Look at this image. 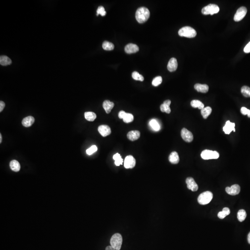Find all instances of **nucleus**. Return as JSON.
Masks as SVG:
<instances>
[{"label": "nucleus", "mask_w": 250, "mask_h": 250, "mask_svg": "<svg viewBox=\"0 0 250 250\" xmlns=\"http://www.w3.org/2000/svg\"><path fill=\"white\" fill-rule=\"evenodd\" d=\"M150 13L148 8L141 7L137 9L135 14V17L137 22L140 23L146 22L150 17Z\"/></svg>", "instance_id": "1"}, {"label": "nucleus", "mask_w": 250, "mask_h": 250, "mask_svg": "<svg viewBox=\"0 0 250 250\" xmlns=\"http://www.w3.org/2000/svg\"><path fill=\"white\" fill-rule=\"evenodd\" d=\"M196 34L197 33L196 31L194 28L190 27H183L178 31L179 36L186 38H194L196 36Z\"/></svg>", "instance_id": "2"}, {"label": "nucleus", "mask_w": 250, "mask_h": 250, "mask_svg": "<svg viewBox=\"0 0 250 250\" xmlns=\"http://www.w3.org/2000/svg\"><path fill=\"white\" fill-rule=\"evenodd\" d=\"M213 197V193L210 191H205L199 195L198 198V203L201 205H206L211 201Z\"/></svg>", "instance_id": "3"}, {"label": "nucleus", "mask_w": 250, "mask_h": 250, "mask_svg": "<svg viewBox=\"0 0 250 250\" xmlns=\"http://www.w3.org/2000/svg\"><path fill=\"white\" fill-rule=\"evenodd\" d=\"M122 244V237L118 233L114 234L111 238V246L116 250H119Z\"/></svg>", "instance_id": "4"}, {"label": "nucleus", "mask_w": 250, "mask_h": 250, "mask_svg": "<svg viewBox=\"0 0 250 250\" xmlns=\"http://www.w3.org/2000/svg\"><path fill=\"white\" fill-rule=\"evenodd\" d=\"M219 11V7L217 5L210 4L203 7L201 10V12L202 14L204 15H213V14L218 13Z\"/></svg>", "instance_id": "5"}, {"label": "nucleus", "mask_w": 250, "mask_h": 250, "mask_svg": "<svg viewBox=\"0 0 250 250\" xmlns=\"http://www.w3.org/2000/svg\"><path fill=\"white\" fill-rule=\"evenodd\" d=\"M201 157L204 160L208 159H217L219 157V154L216 151H212L210 150H204L201 153Z\"/></svg>", "instance_id": "6"}, {"label": "nucleus", "mask_w": 250, "mask_h": 250, "mask_svg": "<svg viewBox=\"0 0 250 250\" xmlns=\"http://www.w3.org/2000/svg\"><path fill=\"white\" fill-rule=\"evenodd\" d=\"M247 8L245 7H241L237 10L234 17V21L238 22L241 21L247 13Z\"/></svg>", "instance_id": "7"}, {"label": "nucleus", "mask_w": 250, "mask_h": 250, "mask_svg": "<svg viewBox=\"0 0 250 250\" xmlns=\"http://www.w3.org/2000/svg\"><path fill=\"white\" fill-rule=\"evenodd\" d=\"M181 135L182 138L185 142L190 143V142H192L193 141V134L191 132H190L185 128L182 129L181 132Z\"/></svg>", "instance_id": "8"}, {"label": "nucleus", "mask_w": 250, "mask_h": 250, "mask_svg": "<svg viewBox=\"0 0 250 250\" xmlns=\"http://www.w3.org/2000/svg\"><path fill=\"white\" fill-rule=\"evenodd\" d=\"M136 164V160L133 156L129 155L125 159L124 167L126 169L133 168Z\"/></svg>", "instance_id": "9"}, {"label": "nucleus", "mask_w": 250, "mask_h": 250, "mask_svg": "<svg viewBox=\"0 0 250 250\" xmlns=\"http://www.w3.org/2000/svg\"><path fill=\"white\" fill-rule=\"evenodd\" d=\"M98 130L100 134L104 137L108 136L111 133L110 128L106 125H102L99 126Z\"/></svg>", "instance_id": "10"}, {"label": "nucleus", "mask_w": 250, "mask_h": 250, "mask_svg": "<svg viewBox=\"0 0 250 250\" xmlns=\"http://www.w3.org/2000/svg\"><path fill=\"white\" fill-rule=\"evenodd\" d=\"M226 191L229 195L235 196L238 195L240 191V187L238 184H234L231 187H227Z\"/></svg>", "instance_id": "11"}, {"label": "nucleus", "mask_w": 250, "mask_h": 250, "mask_svg": "<svg viewBox=\"0 0 250 250\" xmlns=\"http://www.w3.org/2000/svg\"><path fill=\"white\" fill-rule=\"evenodd\" d=\"M187 188L192 191H196L198 189V185L197 184L194 179L192 178H188L186 180Z\"/></svg>", "instance_id": "12"}, {"label": "nucleus", "mask_w": 250, "mask_h": 250, "mask_svg": "<svg viewBox=\"0 0 250 250\" xmlns=\"http://www.w3.org/2000/svg\"><path fill=\"white\" fill-rule=\"evenodd\" d=\"M235 125L234 123H232L229 121H228L226 122V124L223 128V130L225 134H229L232 131H234V132H235Z\"/></svg>", "instance_id": "13"}, {"label": "nucleus", "mask_w": 250, "mask_h": 250, "mask_svg": "<svg viewBox=\"0 0 250 250\" xmlns=\"http://www.w3.org/2000/svg\"><path fill=\"white\" fill-rule=\"evenodd\" d=\"M125 51L128 54H132L138 52L139 51V48L137 45L130 43L126 46L125 48Z\"/></svg>", "instance_id": "14"}, {"label": "nucleus", "mask_w": 250, "mask_h": 250, "mask_svg": "<svg viewBox=\"0 0 250 250\" xmlns=\"http://www.w3.org/2000/svg\"><path fill=\"white\" fill-rule=\"evenodd\" d=\"M178 66V63L177 59L174 57H172L169 61L167 69L169 72H175L177 69Z\"/></svg>", "instance_id": "15"}, {"label": "nucleus", "mask_w": 250, "mask_h": 250, "mask_svg": "<svg viewBox=\"0 0 250 250\" xmlns=\"http://www.w3.org/2000/svg\"><path fill=\"white\" fill-rule=\"evenodd\" d=\"M140 132L137 130H135V131L129 132L127 134V137L130 140L134 141L138 140L140 138Z\"/></svg>", "instance_id": "16"}, {"label": "nucleus", "mask_w": 250, "mask_h": 250, "mask_svg": "<svg viewBox=\"0 0 250 250\" xmlns=\"http://www.w3.org/2000/svg\"><path fill=\"white\" fill-rule=\"evenodd\" d=\"M171 101L170 100H166L160 106V110L162 112H166L167 113H169L171 112V109L169 106L171 105Z\"/></svg>", "instance_id": "17"}, {"label": "nucleus", "mask_w": 250, "mask_h": 250, "mask_svg": "<svg viewBox=\"0 0 250 250\" xmlns=\"http://www.w3.org/2000/svg\"><path fill=\"white\" fill-rule=\"evenodd\" d=\"M35 119L34 117L29 116L26 117L23 119L22 121V124L24 127L28 128L31 127L32 125L34 122Z\"/></svg>", "instance_id": "18"}, {"label": "nucleus", "mask_w": 250, "mask_h": 250, "mask_svg": "<svg viewBox=\"0 0 250 250\" xmlns=\"http://www.w3.org/2000/svg\"><path fill=\"white\" fill-rule=\"evenodd\" d=\"M114 105L113 102H111L109 100H106L103 103V108L105 110L107 113H109L111 112Z\"/></svg>", "instance_id": "19"}, {"label": "nucleus", "mask_w": 250, "mask_h": 250, "mask_svg": "<svg viewBox=\"0 0 250 250\" xmlns=\"http://www.w3.org/2000/svg\"><path fill=\"white\" fill-rule=\"evenodd\" d=\"M194 87H195V90H197L198 92H201V93H207L208 92V90H209V87L207 84H196L195 85Z\"/></svg>", "instance_id": "20"}, {"label": "nucleus", "mask_w": 250, "mask_h": 250, "mask_svg": "<svg viewBox=\"0 0 250 250\" xmlns=\"http://www.w3.org/2000/svg\"><path fill=\"white\" fill-rule=\"evenodd\" d=\"M169 160L171 163L173 164H177L179 162V157L178 152L173 151L169 157Z\"/></svg>", "instance_id": "21"}, {"label": "nucleus", "mask_w": 250, "mask_h": 250, "mask_svg": "<svg viewBox=\"0 0 250 250\" xmlns=\"http://www.w3.org/2000/svg\"><path fill=\"white\" fill-rule=\"evenodd\" d=\"M9 166H10L11 169L13 171H14L15 172H19L20 170V169H21L20 164H19L18 161L16 160H13L11 161L10 163Z\"/></svg>", "instance_id": "22"}, {"label": "nucleus", "mask_w": 250, "mask_h": 250, "mask_svg": "<svg viewBox=\"0 0 250 250\" xmlns=\"http://www.w3.org/2000/svg\"><path fill=\"white\" fill-rule=\"evenodd\" d=\"M12 63V61L10 58L6 56H1L0 57V63L1 66H6Z\"/></svg>", "instance_id": "23"}, {"label": "nucleus", "mask_w": 250, "mask_h": 250, "mask_svg": "<svg viewBox=\"0 0 250 250\" xmlns=\"http://www.w3.org/2000/svg\"><path fill=\"white\" fill-rule=\"evenodd\" d=\"M85 118L89 122H93L96 118V115L92 112H87L84 113Z\"/></svg>", "instance_id": "24"}, {"label": "nucleus", "mask_w": 250, "mask_h": 250, "mask_svg": "<svg viewBox=\"0 0 250 250\" xmlns=\"http://www.w3.org/2000/svg\"><path fill=\"white\" fill-rule=\"evenodd\" d=\"M212 112V108L210 107H207L201 109V114L203 118L207 119Z\"/></svg>", "instance_id": "25"}, {"label": "nucleus", "mask_w": 250, "mask_h": 250, "mask_svg": "<svg viewBox=\"0 0 250 250\" xmlns=\"http://www.w3.org/2000/svg\"><path fill=\"white\" fill-rule=\"evenodd\" d=\"M230 213V210L228 207H224L222 211L219 212L218 213V217L221 219H223Z\"/></svg>", "instance_id": "26"}, {"label": "nucleus", "mask_w": 250, "mask_h": 250, "mask_svg": "<svg viewBox=\"0 0 250 250\" xmlns=\"http://www.w3.org/2000/svg\"><path fill=\"white\" fill-rule=\"evenodd\" d=\"M191 105L192 107H194V108L197 107L200 109H202L204 107V104L199 100H194L192 101L191 102Z\"/></svg>", "instance_id": "27"}, {"label": "nucleus", "mask_w": 250, "mask_h": 250, "mask_svg": "<svg viewBox=\"0 0 250 250\" xmlns=\"http://www.w3.org/2000/svg\"><path fill=\"white\" fill-rule=\"evenodd\" d=\"M246 212L244 209H240L238 211V214H237V218H238V220L240 222H242L246 219Z\"/></svg>", "instance_id": "28"}, {"label": "nucleus", "mask_w": 250, "mask_h": 250, "mask_svg": "<svg viewBox=\"0 0 250 250\" xmlns=\"http://www.w3.org/2000/svg\"><path fill=\"white\" fill-rule=\"evenodd\" d=\"M113 159L115 161L114 163H115L116 166H119L121 164H122L123 160L121 157L120 154H119V153H117L116 154H114L113 156Z\"/></svg>", "instance_id": "29"}, {"label": "nucleus", "mask_w": 250, "mask_h": 250, "mask_svg": "<svg viewBox=\"0 0 250 250\" xmlns=\"http://www.w3.org/2000/svg\"><path fill=\"white\" fill-rule=\"evenodd\" d=\"M102 48L104 50L106 51H112L114 49V45L111 42L107 41H104L102 44Z\"/></svg>", "instance_id": "30"}, {"label": "nucleus", "mask_w": 250, "mask_h": 250, "mask_svg": "<svg viewBox=\"0 0 250 250\" xmlns=\"http://www.w3.org/2000/svg\"><path fill=\"white\" fill-rule=\"evenodd\" d=\"M150 125L154 131H158L160 129V125L155 119H151L150 122Z\"/></svg>", "instance_id": "31"}, {"label": "nucleus", "mask_w": 250, "mask_h": 250, "mask_svg": "<svg viewBox=\"0 0 250 250\" xmlns=\"http://www.w3.org/2000/svg\"><path fill=\"white\" fill-rule=\"evenodd\" d=\"M134 117L133 114L130 113H126L125 114L123 118V120L124 122L128 123L134 121Z\"/></svg>", "instance_id": "32"}, {"label": "nucleus", "mask_w": 250, "mask_h": 250, "mask_svg": "<svg viewBox=\"0 0 250 250\" xmlns=\"http://www.w3.org/2000/svg\"><path fill=\"white\" fill-rule=\"evenodd\" d=\"M241 92L242 95L245 97H250V88L248 86H243L241 89Z\"/></svg>", "instance_id": "33"}, {"label": "nucleus", "mask_w": 250, "mask_h": 250, "mask_svg": "<svg viewBox=\"0 0 250 250\" xmlns=\"http://www.w3.org/2000/svg\"><path fill=\"white\" fill-rule=\"evenodd\" d=\"M132 78L134 79L135 80L141 81V82L144 81V78L143 76L141 75L140 74H139L137 72H134L132 73Z\"/></svg>", "instance_id": "34"}, {"label": "nucleus", "mask_w": 250, "mask_h": 250, "mask_svg": "<svg viewBox=\"0 0 250 250\" xmlns=\"http://www.w3.org/2000/svg\"><path fill=\"white\" fill-rule=\"evenodd\" d=\"M162 82V78L160 76H158L153 79L152 82V84L153 86L156 87L160 84Z\"/></svg>", "instance_id": "35"}, {"label": "nucleus", "mask_w": 250, "mask_h": 250, "mask_svg": "<svg viewBox=\"0 0 250 250\" xmlns=\"http://www.w3.org/2000/svg\"><path fill=\"white\" fill-rule=\"evenodd\" d=\"M97 151V146H95V145H94V146H91V147L86 150V153L89 155H91L92 154L95 153V152H96Z\"/></svg>", "instance_id": "36"}, {"label": "nucleus", "mask_w": 250, "mask_h": 250, "mask_svg": "<svg viewBox=\"0 0 250 250\" xmlns=\"http://www.w3.org/2000/svg\"><path fill=\"white\" fill-rule=\"evenodd\" d=\"M99 14H101L102 16H105L106 14V12L105 11L104 7L102 6H100L98 7L97 10V14L96 15L98 16Z\"/></svg>", "instance_id": "37"}, {"label": "nucleus", "mask_w": 250, "mask_h": 250, "mask_svg": "<svg viewBox=\"0 0 250 250\" xmlns=\"http://www.w3.org/2000/svg\"><path fill=\"white\" fill-rule=\"evenodd\" d=\"M244 51L245 53H248L250 52V42L245 46L244 48Z\"/></svg>", "instance_id": "38"}, {"label": "nucleus", "mask_w": 250, "mask_h": 250, "mask_svg": "<svg viewBox=\"0 0 250 250\" xmlns=\"http://www.w3.org/2000/svg\"><path fill=\"white\" fill-rule=\"evenodd\" d=\"M248 110L249 109L246 108V107H242L241 108V112L243 115H247L248 113Z\"/></svg>", "instance_id": "39"}, {"label": "nucleus", "mask_w": 250, "mask_h": 250, "mask_svg": "<svg viewBox=\"0 0 250 250\" xmlns=\"http://www.w3.org/2000/svg\"><path fill=\"white\" fill-rule=\"evenodd\" d=\"M5 107V103L2 101H0V112H1L3 111V109H4Z\"/></svg>", "instance_id": "40"}, {"label": "nucleus", "mask_w": 250, "mask_h": 250, "mask_svg": "<svg viewBox=\"0 0 250 250\" xmlns=\"http://www.w3.org/2000/svg\"><path fill=\"white\" fill-rule=\"evenodd\" d=\"M126 113V112H125L124 111H121L119 112V113L118 114V116L119 117V119H122L123 118L125 114Z\"/></svg>", "instance_id": "41"}, {"label": "nucleus", "mask_w": 250, "mask_h": 250, "mask_svg": "<svg viewBox=\"0 0 250 250\" xmlns=\"http://www.w3.org/2000/svg\"><path fill=\"white\" fill-rule=\"evenodd\" d=\"M106 250H116V249H114L111 246H108L106 248Z\"/></svg>", "instance_id": "42"}, {"label": "nucleus", "mask_w": 250, "mask_h": 250, "mask_svg": "<svg viewBox=\"0 0 250 250\" xmlns=\"http://www.w3.org/2000/svg\"><path fill=\"white\" fill-rule=\"evenodd\" d=\"M247 240H248V242L249 244H250V232L248 234V237H247Z\"/></svg>", "instance_id": "43"}, {"label": "nucleus", "mask_w": 250, "mask_h": 250, "mask_svg": "<svg viewBox=\"0 0 250 250\" xmlns=\"http://www.w3.org/2000/svg\"><path fill=\"white\" fill-rule=\"evenodd\" d=\"M2 142V135L1 134H0V143H1Z\"/></svg>", "instance_id": "44"}, {"label": "nucleus", "mask_w": 250, "mask_h": 250, "mask_svg": "<svg viewBox=\"0 0 250 250\" xmlns=\"http://www.w3.org/2000/svg\"><path fill=\"white\" fill-rule=\"evenodd\" d=\"M247 116L249 117L250 118V110H248V113H247Z\"/></svg>", "instance_id": "45"}]
</instances>
